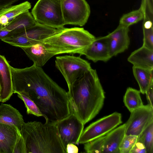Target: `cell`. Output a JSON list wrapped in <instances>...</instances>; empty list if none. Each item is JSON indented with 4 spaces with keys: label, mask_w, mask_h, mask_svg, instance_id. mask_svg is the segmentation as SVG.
I'll list each match as a JSON object with an SVG mask.
<instances>
[{
    "label": "cell",
    "mask_w": 153,
    "mask_h": 153,
    "mask_svg": "<svg viewBox=\"0 0 153 153\" xmlns=\"http://www.w3.org/2000/svg\"><path fill=\"white\" fill-rule=\"evenodd\" d=\"M13 93L26 92L46 122L56 123L72 113L68 93L34 64L23 68L11 66Z\"/></svg>",
    "instance_id": "obj_1"
},
{
    "label": "cell",
    "mask_w": 153,
    "mask_h": 153,
    "mask_svg": "<svg viewBox=\"0 0 153 153\" xmlns=\"http://www.w3.org/2000/svg\"><path fill=\"white\" fill-rule=\"evenodd\" d=\"M72 113L84 124L102 108L105 93L96 70L91 68L78 79L69 94Z\"/></svg>",
    "instance_id": "obj_2"
},
{
    "label": "cell",
    "mask_w": 153,
    "mask_h": 153,
    "mask_svg": "<svg viewBox=\"0 0 153 153\" xmlns=\"http://www.w3.org/2000/svg\"><path fill=\"white\" fill-rule=\"evenodd\" d=\"M25 143L26 153H66L56 123L24 122L20 131Z\"/></svg>",
    "instance_id": "obj_3"
},
{
    "label": "cell",
    "mask_w": 153,
    "mask_h": 153,
    "mask_svg": "<svg viewBox=\"0 0 153 153\" xmlns=\"http://www.w3.org/2000/svg\"><path fill=\"white\" fill-rule=\"evenodd\" d=\"M95 38L83 28H64L42 43L47 50L54 55L65 53L81 55Z\"/></svg>",
    "instance_id": "obj_4"
},
{
    "label": "cell",
    "mask_w": 153,
    "mask_h": 153,
    "mask_svg": "<svg viewBox=\"0 0 153 153\" xmlns=\"http://www.w3.org/2000/svg\"><path fill=\"white\" fill-rule=\"evenodd\" d=\"M62 0H39L31 13L39 23L58 29L65 25L62 14Z\"/></svg>",
    "instance_id": "obj_5"
},
{
    "label": "cell",
    "mask_w": 153,
    "mask_h": 153,
    "mask_svg": "<svg viewBox=\"0 0 153 153\" xmlns=\"http://www.w3.org/2000/svg\"><path fill=\"white\" fill-rule=\"evenodd\" d=\"M55 65L66 82L69 94L75 82L91 68L90 63L80 56L70 55L56 57Z\"/></svg>",
    "instance_id": "obj_6"
},
{
    "label": "cell",
    "mask_w": 153,
    "mask_h": 153,
    "mask_svg": "<svg viewBox=\"0 0 153 153\" xmlns=\"http://www.w3.org/2000/svg\"><path fill=\"white\" fill-rule=\"evenodd\" d=\"M61 29L53 28L37 22L34 26L17 36L1 40L10 45L20 48L42 43Z\"/></svg>",
    "instance_id": "obj_7"
},
{
    "label": "cell",
    "mask_w": 153,
    "mask_h": 153,
    "mask_svg": "<svg viewBox=\"0 0 153 153\" xmlns=\"http://www.w3.org/2000/svg\"><path fill=\"white\" fill-rule=\"evenodd\" d=\"M122 123L121 114L115 112L92 123L83 130L79 143L84 144L105 135Z\"/></svg>",
    "instance_id": "obj_8"
},
{
    "label": "cell",
    "mask_w": 153,
    "mask_h": 153,
    "mask_svg": "<svg viewBox=\"0 0 153 153\" xmlns=\"http://www.w3.org/2000/svg\"><path fill=\"white\" fill-rule=\"evenodd\" d=\"M61 7L65 25L82 26L87 22L90 9L85 0H62Z\"/></svg>",
    "instance_id": "obj_9"
},
{
    "label": "cell",
    "mask_w": 153,
    "mask_h": 153,
    "mask_svg": "<svg viewBox=\"0 0 153 153\" xmlns=\"http://www.w3.org/2000/svg\"><path fill=\"white\" fill-rule=\"evenodd\" d=\"M56 125L60 139L65 152L68 144L79 143L85 125L75 115L71 113L56 123Z\"/></svg>",
    "instance_id": "obj_10"
},
{
    "label": "cell",
    "mask_w": 153,
    "mask_h": 153,
    "mask_svg": "<svg viewBox=\"0 0 153 153\" xmlns=\"http://www.w3.org/2000/svg\"><path fill=\"white\" fill-rule=\"evenodd\" d=\"M153 122V108L150 105H143L131 112L125 123V135L138 136Z\"/></svg>",
    "instance_id": "obj_11"
},
{
    "label": "cell",
    "mask_w": 153,
    "mask_h": 153,
    "mask_svg": "<svg viewBox=\"0 0 153 153\" xmlns=\"http://www.w3.org/2000/svg\"><path fill=\"white\" fill-rule=\"evenodd\" d=\"M37 23L29 11L21 14L6 26H0V39L17 35Z\"/></svg>",
    "instance_id": "obj_12"
},
{
    "label": "cell",
    "mask_w": 153,
    "mask_h": 153,
    "mask_svg": "<svg viewBox=\"0 0 153 153\" xmlns=\"http://www.w3.org/2000/svg\"><path fill=\"white\" fill-rule=\"evenodd\" d=\"M82 55H85L87 58L94 62L108 61L112 57L108 36L96 38L83 51Z\"/></svg>",
    "instance_id": "obj_13"
},
{
    "label": "cell",
    "mask_w": 153,
    "mask_h": 153,
    "mask_svg": "<svg viewBox=\"0 0 153 153\" xmlns=\"http://www.w3.org/2000/svg\"><path fill=\"white\" fill-rule=\"evenodd\" d=\"M129 31L128 27L119 24L115 30L107 35L111 57L124 52L128 48L130 43Z\"/></svg>",
    "instance_id": "obj_14"
},
{
    "label": "cell",
    "mask_w": 153,
    "mask_h": 153,
    "mask_svg": "<svg viewBox=\"0 0 153 153\" xmlns=\"http://www.w3.org/2000/svg\"><path fill=\"white\" fill-rule=\"evenodd\" d=\"M11 66L5 57L0 54V102L8 100L13 93Z\"/></svg>",
    "instance_id": "obj_15"
},
{
    "label": "cell",
    "mask_w": 153,
    "mask_h": 153,
    "mask_svg": "<svg viewBox=\"0 0 153 153\" xmlns=\"http://www.w3.org/2000/svg\"><path fill=\"white\" fill-rule=\"evenodd\" d=\"M20 134L15 126L0 123V153H13Z\"/></svg>",
    "instance_id": "obj_16"
},
{
    "label": "cell",
    "mask_w": 153,
    "mask_h": 153,
    "mask_svg": "<svg viewBox=\"0 0 153 153\" xmlns=\"http://www.w3.org/2000/svg\"><path fill=\"white\" fill-rule=\"evenodd\" d=\"M124 124L104 135L103 153H120V147L125 135Z\"/></svg>",
    "instance_id": "obj_17"
},
{
    "label": "cell",
    "mask_w": 153,
    "mask_h": 153,
    "mask_svg": "<svg viewBox=\"0 0 153 153\" xmlns=\"http://www.w3.org/2000/svg\"><path fill=\"white\" fill-rule=\"evenodd\" d=\"M29 58L38 66L42 67L55 55L48 51L42 42L20 47Z\"/></svg>",
    "instance_id": "obj_18"
},
{
    "label": "cell",
    "mask_w": 153,
    "mask_h": 153,
    "mask_svg": "<svg viewBox=\"0 0 153 153\" xmlns=\"http://www.w3.org/2000/svg\"><path fill=\"white\" fill-rule=\"evenodd\" d=\"M127 60L133 66L153 70V50L142 46L131 53Z\"/></svg>",
    "instance_id": "obj_19"
},
{
    "label": "cell",
    "mask_w": 153,
    "mask_h": 153,
    "mask_svg": "<svg viewBox=\"0 0 153 153\" xmlns=\"http://www.w3.org/2000/svg\"><path fill=\"white\" fill-rule=\"evenodd\" d=\"M24 123L19 111L10 104L2 103L0 105V123L14 126L20 131Z\"/></svg>",
    "instance_id": "obj_20"
},
{
    "label": "cell",
    "mask_w": 153,
    "mask_h": 153,
    "mask_svg": "<svg viewBox=\"0 0 153 153\" xmlns=\"http://www.w3.org/2000/svg\"><path fill=\"white\" fill-rule=\"evenodd\" d=\"M31 7L30 3L25 1L17 5H11L0 10V26L7 25L13 19Z\"/></svg>",
    "instance_id": "obj_21"
},
{
    "label": "cell",
    "mask_w": 153,
    "mask_h": 153,
    "mask_svg": "<svg viewBox=\"0 0 153 153\" xmlns=\"http://www.w3.org/2000/svg\"><path fill=\"white\" fill-rule=\"evenodd\" d=\"M132 71L139 86L140 93L146 94L150 85L153 82V70L133 66Z\"/></svg>",
    "instance_id": "obj_22"
},
{
    "label": "cell",
    "mask_w": 153,
    "mask_h": 153,
    "mask_svg": "<svg viewBox=\"0 0 153 153\" xmlns=\"http://www.w3.org/2000/svg\"><path fill=\"white\" fill-rule=\"evenodd\" d=\"M140 93V91L133 88H127L123 97V102L130 112L143 105Z\"/></svg>",
    "instance_id": "obj_23"
},
{
    "label": "cell",
    "mask_w": 153,
    "mask_h": 153,
    "mask_svg": "<svg viewBox=\"0 0 153 153\" xmlns=\"http://www.w3.org/2000/svg\"><path fill=\"white\" fill-rule=\"evenodd\" d=\"M143 13V29L153 28V0H142Z\"/></svg>",
    "instance_id": "obj_24"
},
{
    "label": "cell",
    "mask_w": 153,
    "mask_h": 153,
    "mask_svg": "<svg viewBox=\"0 0 153 153\" xmlns=\"http://www.w3.org/2000/svg\"><path fill=\"white\" fill-rule=\"evenodd\" d=\"M143 13L141 7L135 10L124 15L120 18L119 24L128 27L143 19Z\"/></svg>",
    "instance_id": "obj_25"
},
{
    "label": "cell",
    "mask_w": 153,
    "mask_h": 153,
    "mask_svg": "<svg viewBox=\"0 0 153 153\" xmlns=\"http://www.w3.org/2000/svg\"><path fill=\"white\" fill-rule=\"evenodd\" d=\"M15 93H17L18 97L24 102L28 114H32L38 117L42 116L36 104L30 98L26 92L22 91H17Z\"/></svg>",
    "instance_id": "obj_26"
},
{
    "label": "cell",
    "mask_w": 153,
    "mask_h": 153,
    "mask_svg": "<svg viewBox=\"0 0 153 153\" xmlns=\"http://www.w3.org/2000/svg\"><path fill=\"white\" fill-rule=\"evenodd\" d=\"M145 146L146 153H153V122L137 136Z\"/></svg>",
    "instance_id": "obj_27"
},
{
    "label": "cell",
    "mask_w": 153,
    "mask_h": 153,
    "mask_svg": "<svg viewBox=\"0 0 153 153\" xmlns=\"http://www.w3.org/2000/svg\"><path fill=\"white\" fill-rule=\"evenodd\" d=\"M104 135L84 144L85 152L103 153Z\"/></svg>",
    "instance_id": "obj_28"
},
{
    "label": "cell",
    "mask_w": 153,
    "mask_h": 153,
    "mask_svg": "<svg viewBox=\"0 0 153 153\" xmlns=\"http://www.w3.org/2000/svg\"><path fill=\"white\" fill-rule=\"evenodd\" d=\"M137 136L134 135H125L120 147V153H130L135 143Z\"/></svg>",
    "instance_id": "obj_29"
},
{
    "label": "cell",
    "mask_w": 153,
    "mask_h": 153,
    "mask_svg": "<svg viewBox=\"0 0 153 153\" xmlns=\"http://www.w3.org/2000/svg\"><path fill=\"white\" fill-rule=\"evenodd\" d=\"M143 29V37L142 46L153 50V28Z\"/></svg>",
    "instance_id": "obj_30"
},
{
    "label": "cell",
    "mask_w": 153,
    "mask_h": 153,
    "mask_svg": "<svg viewBox=\"0 0 153 153\" xmlns=\"http://www.w3.org/2000/svg\"><path fill=\"white\" fill-rule=\"evenodd\" d=\"M13 153H26L25 142L20 133L15 145Z\"/></svg>",
    "instance_id": "obj_31"
},
{
    "label": "cell",
    "mask_w": 153,
    "mask_h": 153,
    "mask_svg": "<svg viewBox=\"0 0 153 153\" xmlns=\"http://www.w3.org/2000/svg\"><path fill=\"white\" fill-rule=\"evenodd\" d=\"M130 153H146L144 144L141 140L138 137Z\"/></svg>",
    "instance_id": "obj_32"
},
{
    "label": "cell",
    "mask_w": 153,
    "mask_h": 153,
    "mask_svg": "<svg viewBox=\"0 0 153 153\" xmlns=\"http://www.w3.org/2000/svg\"><path fill=\"white\" fill-rule=\"evenodd\" d=\"M153 82L152 83L149 87L146 94L148 104L153 108Z\"/></svg>",
    "instance_id": "obj_33"
},
{
    "label": "cell",
    "mask_w": 153,
    "mask_h": 153,
    "mask_svg": "<svg viewBox=\"0 0 153 153\" xmlns=\"http://www.w3.org/2000/svg\"><path fill=\"white\" fill-rule=\"evenodd\" d=\"M20 0H0V10L13 4Z\"/></svg>",
    "instance_id": "obj_34"
},
{
    "label": "cell",
    "mask_w": 153,
    "mask_h": 153,
    "mask_svg": "<svg viewBox=\"0 0 153 153\" xmlns=\"http://www.w3.org/2000/svg\"><path fill=\"white\" fill-rule=\"evenodd\" d=\"M78 149L75 144L69 143L67 145L66 152L67 153H77Z\"/></svg>",
    "instance_id": "obj_35"
},
{
    "label": "cell",
    "mask_w": 153,
    "mask_h": 153,
    "mask_svg": "<svg viewBox=\"0 0 153 153\" xmlns=\"http://www.w3.org/2000/svg\"><path fill=\"white\" fill-rule=\"evenodd\" d=\"M1 84H0V102L1 101L0 95H1Z\"/></svg>",
    "instance_id": "obj_36"
}]
</instances>
